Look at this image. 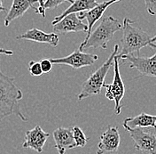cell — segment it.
Masks as SVG:
<instances>
[{"label":"cell","instance_id":"1","mask_svg":"<svg viewBox=\"0 0 156 154\" xmlns=\"http://www.w3.org/2000/svg\"><path fill=\"white\" fill-rule=\"evenodd\" d=\"M22 97L23 94L15 84L14 77L5 75L0 69V122L12 115L19 117L22 121L29 120L20 107L19 101Z\"/></svg>","mask_w":156,"mask_h":154},{"label":"cell","instance_id":"2","mask_svg":"<svg viewBox=\"0 0 156 154\" xmlns=\"http://www.w3.org/2000/svg\"><path fill=\"white\" fill-rule=\"evenodd\" d=\"M122 51L118 56L133 54L135 52L139 55L140 49L146 47L156 49V43H154L152 37L144 29L135 25V22L129 18H124L122 21Z\"/></svg>","mask_w":156,"mask_h":154},{"label":"cell","instance_id":"3","mask_svg":"<svg viewBox=\"0 0 156 154\" xmlns=\"http://www.w3.org/2000/svg\"><path fill=\"white\" fill-rule=\"evenodd\" d=\"M120 30H122V23L112 16H106L101 19L89 39L81 43L78 49L82 52L89 48L107 49L109 41Z\"/></svg>","mask_w":156,"mask_h":154},{"label":"cell","instance_id":"4","mask_svg":"<svg viewBox=\"0 0 156 154\" xmlns=\"http://www.w3.org/2000/svg\"><path fill=\"white\" fill-rule=\"evenodd\" d=\"M118 54H119V46L115 45L110 56L106 60V62L83 82L82 86V90L77 96L78 101H82L90 96H97L101 93L102 87L105 83L106 76L108 73L110 68L114 65V60L115 55Z\"/></svg>","mask_w":156,"mask_h":154},{"label":"cell","instance_id":"5","mask_svg":"<svg viewBox=\"0 0 156 154\" xmlns=\"http://www.w3.org/2000/svg\"><path fill=\"white\" fill-rule=\"evenodd\" d=\"M120 59L118 58L117 54L114 60V79L111 84H106L104 83L103 87L107 88L106 92V97L110 101H114L115 106V112L116 115L121 114L122 110V101L125 95V87L124 83L122 81V78L121 77L120 72V65H119Z\"/></svg>","mask_w":156,"mask_h":154},{"label":"cell","instance_id":"6","mask_svg":"<svg viewBox=\"0 0 156 154\" xmlns=\"http://www.w3.org/2000/svg\"><path fill=\"white\" fill-rule=\"evenodd\" d=\"M134 142L136 151L144 154H156V134L153 131H146L143 128H127Z\"/></svg>","mask_w":156,"mask_h":154},{"label":"cell","instance_id":"7","mask_svg":"<svg viewBox=\"0 0 156 154\" xmlns=\"http://www.w3.org/2000/svg\"><path fill=\"white\" fill-rule=\"evenodd\" d=\"M98 60L97 54H86L79 49L75 50L72 54L68 56L61 58H51L50 61L52 64H65L72 67L74 69H78L81 68L88 67L94 64Z\"/></svg>","mask_w":156,"mask_h":154},{"label":"cell","instance_id":"8","mask_svg":"<svg viewBox=\"0 0 156 154\" xmlns=\"http://www.w3.org/2000/svg\"><path fill=\"white\" fill-rule=\"evenodd\" d=\"M121 136L116 126H108L99 137L96 154H118Z\"/></svg>","mask_w":156,"mask_h":154},{"label":"cell","instance_id":"9","mask_svg":"<svg viewBox=\"0 0 156 154\" xmlns=\"http://www.w3.org/2000/svg\"><path fill=\"white\" fill-rule=\"evenodd\" d=\"M118 56V54H117ZM119 59L127 60L129 62V68L136 69L142 76L156 77V52L152 57L139 55H123L118 56Z\"/></svg>","mask_w":156,"mask_h":154},{"label":"cell","instance_id":"10","mask_svg":"<svg viewBox=\"0 0 156 154\" xmlns=\"http://www.w3.org/2000/svg\"><path fill=\"white\" fill-rule=\"evenodd\" d=\"M49 136V133L44 131L40 126L37 125L33 129L26 131L22 148L31 149L38 153H42Z\"/></svg>","mask_w":156,"mask_h":154},{"label":"cell","instance_id":"11","mask_svg":"<svg viewBox=\"0 0 156 154\" xmlns=\"http://www.w3.org/2000/svg\"><path fill=\"white\" fill-rule=\"evenodd\" d=\"M53 32L56 34H67L70 32H84L87 34L88 25L79 19L77 13H70L53 25Z\"/></svg>","mask_w":156,"mask_h":154},{"label":"cell","instance_id":"12","mask_svg":"<svg viewBox=\"0 0 156 154\" xmlns=\"http://www.w3.org/2000/svg\"><path fill=\"white\" fill-rule=\"evenodd\" d=\"M121 0H107V1H104L100 4H98L97 6L92 8L90 11L87 12H82L78 13V17L79 19L83 20L86 19L88 22V32L86 34V37L84 40H87L90 37V35L92 32V28L95 25V23L97 22L98 21L102 19V16L104 14V13L106 12V10L113 4L119 2Z\"/></svg>","mask_w":156,"mask_h":154},{"label":"cell","instance_id":"13","mask_svg":"<svg viewBox=\"0 0 156 154\" xmlns=\"http://www.w3.org/2000/svg\"><path fill=\"white\" fill-rule=\"evenodd\" d=\"M16 39H24L33 42L44 43V44H48L52 47H56L58 45V41H59L58 34L54 32L46 33L41 29H36V28L29 29L25 33L17 36Z\"/></svg>","mask_w":156,"mask_h":154},{"label":"cell","instance_id":"14","mask_svg":"<svg viewBox=\"0 0 156 154\" xmlns=\"http://www.w3.org/2000/svg\"><path fill=\"white\" fill-rule=\"evenodd\" d=\"M53 139L58 154H65L68 150L76 147L73 136L72 128L62 126L58 127L56 130L53 131Z\"/></svg>","mask_w":156,"mask_h":154},{"label":"cell","instance_id":"15","mask_svg":"<svg viewBox=\"0 0 156 154\" xmlns=\"http://www.w3.org/2000/svg\"><path fill=\"white\" fill-rule=\"evenodd\" d=\"M36 3H37V0H12L11 8L5 18V26L8 27L13 20L22 17L29 8L34 9L37 13V8L34 6Z\"/></svg>","mask_w":156,"mask_h":154},{"label":"cell","instance_id":"16","mask_svg":"<svg viewBox=\"0 0 156 154\" xmlns=\"http://www.w3.org/2000/svg\"><path fill=\"white\" fill-rule=\"evenodd\" d=\"M122 126L124 129L153 127L156 130V116L149 115L146 114V112H141L139 115L125 118Z\"/></svg>","mask_w":156,"mask_h":154},{"label":"cell","instance_id":"17","mask_svg":"<svg viewBox=\"0 0 156 154\" xmlns=\"http://www.w3.org/2000/svg\"><path fill=\"white\" fill-rule=\"evenodd\" d=\"M98 4V0H74L73 4L70 5L67 9L65 10L60 15L56 16L51 21V25H55L59 21L63 19L70 13H79L82 12H87L94 8Z\"/></svg>","mask_w":156,"mask_h":154},{"label":"cell","instance_id":"18","mask_svg":"<svg viewBox=\"0 0 156 154\" xmlns=\"http://www.w3.org/2000/svg\"><path fill=\"white\" fill-rule=\"evenodd\" d=\"M72 132H73V136H74V140L76 142V147L83 148L87 145L89 138L78 126H74L72 127Z\"/></svg>","mask_w":156,"mask_h":154},{"label":"cell","instance_id":"19","mask_svg":"<svg viewBox=\"0 0 156 154\" xmlns=\"http://www.w3.org/2000/svg\"><path fill=\"white\" fill-rule=\"evenodd\" d=\"M29 71L31 76L33 77H40L43 75V70L41 68L40 62L30 61L29 63Z\"/></svg>","mask_w":156,"mask_h":154},{"label":"cell","instance_id":"20","mask_svg":"<svg viewBox=\"0 0 156 154\" xmlns=\"http://www.w3.org/2000/svg\"><path fill=\"white\" fill-rule=\"evenodd\" d=\"M64 2H69L70 4H73L74 0H45L44 1V9L45 11L48 9H54Z\"/></svg>","mask_w":156,"mask_h":154},{"label":"cell","instance_id":"21","mask_svg":"<svg viewBox=\"0 0 156 154\" xmlns=\"http://www.w3.org/2000/svg\"><path fill=\"white\" fill-rule=\"evenodd\" d=\"M149 14L156 16V0H144Z\"/></svg>","mask_w":156,"mask_h":154},{"label":"cell","instance_id":"22","mask_svg":"<svg viewBox=\"0 0 156 154\" xmlns=\"http://www.w3.org/2000/svg\"><path fill=\"white\" fill-rule=\"evenodd\" d=\"M41 68L44 73H48L52 69V62L50 61V59H43L40 61Z\"/></svg>","mask_w":156,"mask_h":154},{"label":"cell","instance_id":"23","mask_svg":"<svg viewBox=\"0 0 156 154\" xmlns=\"http://www.w3.org/2000/svg\"><path fill=\"white\" fill-rule=\"evenodd\" d=\"M44 1L45 0H37L38 3V7L36 13L40 14L43 18L45 17V9H44Z\"/></svg>","mask_w":156,"mask_h":154},{"label":"cell","instance_id":"24","mask_svg":"<svg viewBox=\"0 0 156 154\" xmlns=\"http://www.w3.org/2000/svg\"><path fill=\"white\" fill-rule=\"evenodd\" d=\"M0 55H13V51L5 48H0Z\"/></svg>","mask_w":156,"mask_h":154},{"label":"cell","instance_id":"25","mask_svg":"<svg viewBox=\"0 0 156 154\" xmlns=\"http://www.w3.org/2000/svg\"><path fill=\"white\" fill-rule=\"evenodd\" d=\"M0 12H8L6 8H5L3 6V3H2V0H0Z\"/></svg>","mask_w":156,"mask_h":154},{"label":"cell","instance_id":"26","mask_svg":"<svg viewBox=\"0 0 156 154\" xmlns=\"http://www.w3.org/2000/svg\"><path fill=\"white\" fill-rule=\"evenodd\" d=\"M152 40H153V42H154V43H156V35L154 37V38H153V39H152Z\"/></svg>","mask_w":156,"mask_h":154}]
</instances>
